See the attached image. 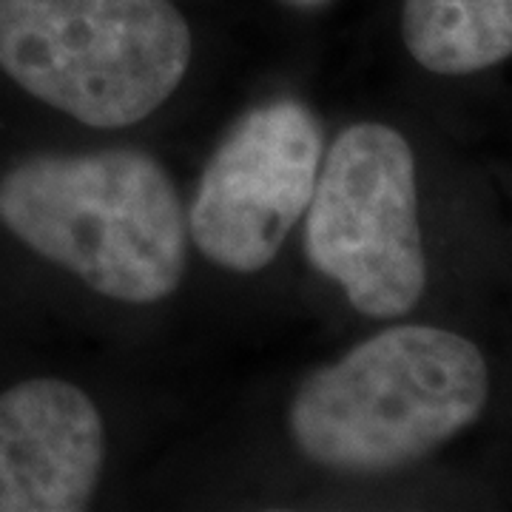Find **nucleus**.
<instances>
[{
  "instance_id": "39448f33",
  "label": "nucleus",
  "mask_w": 512,
  "mask_h": 512,
  "mask_svg": "<svg viewBox=\"0 0 512 512\" xmlns=\"http://www.w3.org/2000/svg\"><path fill=\"white\" fill-rule=\"evenodd\" d=\"M322 157L325 134L308 103L274 97L245 111L205 160L185 205L191 245L228 274L271 268L305 220Z\"/></svg>"
},
{
  "instance_id": "f03ea898",
  "label": "nucleus",
  "mask_w": 512,
  "mask_h": 512,
  "mask_svg": "<svg viewBox=\"0 0 512 512\" xmlns=\"http://www.w3.org/2000/svg\"><path fill=\"white\" fill-rule=\"evenodd\" d=\"M0 225L92 293L131 308L171 299L188 268L183 194L143 148L23 157L0 174Z\"/></svg>"
},
{
  "instance_id": "f257e3e1",
  "label": "nucleus",
  "mask_w": 512,
  "mask_h": 512,
  "mask_svg": "<svg viewBox=\"0 0 512 512\" xmlns=\"http://www.w3.org/2000/svg\"><path fill=\"white\" fill-rule=\"evenodd\" d=\"M490 365L464 333L399 322L313 367L288 402V436L308 464L384 476L439 453L490 404Z\"/></svg>"
},
{
  "instance_id": "423d86ee",
  "label": "nucleus",
  "mask_w": 512,
  "mask_h": 512,
  "mask_svg": "<svg viewBox=\"0 0 512 512\" xmlns=\"http://www.w3.org/2000/svg\"><path fill=\"white\" fill-rule=\"evenodd\" d=\"M106 467V421L80 384L40 376L0 393V512H80Z\"/></svg>"
},
{
  "instance_id": "6e6552de",
  "label": "nucleus",
  "mask_w": 512,
  "mask_h": 512,
  "mask_svg": "<svg viewBox=\"0 0 512 512\" xmlns=\"http://www.w3.org/2000/svg\"><path fill=\"white\" fill-rule=\"evenodd\" d=\"M282 6H291V9H299V12H308V9H319L325 6L328 0H279Z\"/></svg>"
},
{
  "instance_id": "7ed1b4c3",
  "label": "nucleus",
  "mask_w": 512,
  "mask_h": 512,
  "mask_svg": "<svg viewBox=\"0 0 512 512\" xmlns=\"http://www.w3.org/2000/svg\"><path fill=\"white\" fill-rule=\"evenodd\" d=\"M191 60L194 32L174 0H0V72L94 131L157 114Z\"/></svg>"
},
{
  "instance_id": "20e7f679",
  "label": "nucleus",
  "mask_w": 512,
  "mask_h": 512,
  "mask_svg": "<svg viewBox=\"0 0 512 512\" xmlns=\"http://www.w3.org/2000/svg\"><path fill=\"white\" fill-rule=\"evenodd\" d=\"M305 254L367 319H402L427 291L416 151L379 120L345 126L325 148L305 211Z\"/></svg>"
},
{
  "instance_id": "0eeeda50",
  "label": "nucleus",
  "mask_w": 512,
  "mask_h": 512,
  "mask_svg": "<svg viewBox=\"0 0 512 512\" xmlns=\"http://www.w3.org/2000/svg\"><path fill=\"white\" fill-rule=\"evenodd\" d=\"M399 29L424 72H487L512 57V0H404Z\"/></svg>"
}]
</instances>
